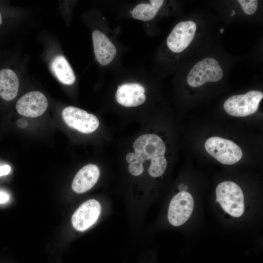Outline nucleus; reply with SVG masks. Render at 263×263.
<instances>
[{
  "label": "nucleus",
  "mask_w": 263,
  "mask_h": 263,
  "mask_svg": "<svg viewBox=\"0 0 263 263\" xmlns=\"http://www.w3.org/2000/svg\"><path fill=\"white\" fill-rule=\"evenodd\" d=\"M9 195L5 192L0 191V204L6 203L9 200Z\"/></svg>",
  "instance_id": "nucleus-21"
},
{
  "label": "nucleus",
  "mask_w": 263,
  "mask_h": 263,
  "mask_svg": "<svg viewBox=\"0 0 263 263\" xmlns=\"http://www.w3.org/2000/svg\"><path fill=\"white\" fill-rule=\"evenodd\" d=\"M263 98L262 92L252 90L244 94L232 95L224 104L225 111L229 115L244 117L254 113Z\"/></svg>",
  "instance_id": "nucleus-3"
},
{
  "label": "nucleus",
  "mask_w": 263,
  "mask_h": 263,
  "mask_svg": "<svg viewBox=\"0 0 263 263\" xmlns=\"http://www.w3.org/2000/svg\"><path fill=\"white\" fill-rule=\"evenodd\" d=\"M48 105V100L43 94L39 91H32L26 93L18 100L16 110L21 115L37 117L44 113Z\"/></svg>",
  "instance_id": "nucleus-9"
},
{
  "label": "nucleus",
  "mask_w": 263,
  "mask_h": 263,
  "mask_svg": "<svg viewBox=\"0 0 263 263\" xmlns=\"http://www.w3.org/2000/svg\"><path fill=\"white\" fill-rule=\"evenodd\" d=\"M216 201L234 217H240L244 211V195L241 188L232 181L220 183L216 188Z\"/></svg>",
  "instance_id": "nucleus-1"
},
{
  "label": "nucleus",
  "mask_w": 263,
  "mask_h": 263,
  "mask_svg": "<svg viewBox=\"0 0 263 263\" xmlns=\"http://www.w3.org/2000/svg\"><path fill=\"white\" fill-rule=\"evenodd\" d=\"M51 67L53 73L62 83L72 85L75 82L74 71L64 56H56L52 61Z\"/></svg>",
  "instance_id": "nucleus-15"
},
{
  "label": "nucleus",
  "mask_w": 263,
  "mask_h": 263,
  "mask_svg": "<svg viewBox=\"0 0 263 263\" xmlns=\"http://www.w3.org/2000/svg\"><path fill=\"white\" fill-rule=\"evenodd\" d=\"M17 124L19 127L23 128L27 126L28 123L26 120L21 119L18 121Z\"/></svg>",
  "instance_id": "nucleus-22"
},
{
  "label": "nucleus",
  "mask_w": 263,
  "mask_h": 263,
  "mask_svg": "<svg viewBox=\"0 0 263 263\" xmlns=\"http://www.w3.org/2000/svg\"><path fill=\"white\" fill-rule=\"evenodd\" d=\"M167 166V161L164 156L153 159L148 169L149 173L153 177H160L164 173Z\"/></svg>",
  "instance_id": "nucleus-17"
},
{
  "label": "nucleus",
  "mask_w": 263,
  "mask_h": 263,
  "mask_svg": "<svg viewBox=\"0 0 263 263\" xmlns=\"http://www.w3.org/2000/svg\"><path fill=\"white\" fill-rule=\"evenodd\" d=\"M181 185H182V186L180 185L179 188L181 190L184 191L186 189H187V187L183 184H181Z\"/></svg>",
  "instance_id": "nucleus-23"
},
{
  "label": "nucleus",
  "mask_w": 263,
  "mask_h": 263,
  "mask_svg": "<svg viewBox=\"0 0 263 263\" xmlns=\"http://www.w3.org/2000/svg\"><path fill=\"white\" fill-rule=\"evenodd\" d=\"M19 80L14 71L9 68L0 70V96L4 100L14 99L18 93Z\"/></svg>",
  "instance_id": "nucleus-14"
},
{
  "label": "nucleus",
  "mask_w": 263,
  "mask_h": 263,
  "mask_svg": "<svg viewBox=\"0 0 263 263\" xmlns=\"http://www.w3.org/2000/svg\"><path fill=\"white\" fill-rule=\"evenodd\" d=\"M135 153L142 162L164 156L166 146L162 139L152 134H146L137 138L133 144Z\"/></svg>",
  "instance_id": "nucleus-7"
},
{
  "label": "nucleus",
  "mask_w": 263,
  "mask_h": 263,
  "mask_svg": "<svg viewBox=\"0 0 263 263\" xmlns=\"http://www.w3.org/2000/svg\"><path fill=\"white\" fill-rule=\"evenodd\" d=\"M2 23V17H1V14L0 12V25Z\"/></svg>",
  "instance_id": "nucleus-25"
},
{
  "label": "nucleus",
  "mask_w": 263,
  "mask_h": 263,
  "mask_svg": "<svg viewBox=\"0 0 263 263\" xmlns=\"http://www.w3.org/2000/svg\"><path fill=\"white\" fill-rule=\"evenodd\" d=\"M164 1L163 0H151L150 3H139L130 12L134 19L144 21H149L155 17Z\"/></svg>",
  "instance_id": "nucleus-16"
},
{
  "label": "nucleus",
  "mask_w": 263,
  "mask_h": 263,
  "mask_svg": "<svg viewBox=\"0 0 263 263\" xmlns=\"http://www.w3.org/2000/svg\"><path fill=\"white\" fill-rule=\"evenodd\" d=\"M11 171V168L8 165L0 166V176L8 174Z\"/></svg>",
  "instance_id": "nucleus-20"
},
{
  "label": "nucleus",
  "mask_w": 263,
  "mask_h": 263,
  "mask_svg": "<svg viewBox=\"0 0 263 263\" xmlns=\"http://www.w3.org/2000/svg\"><path fill=\"white\" fill-rule=\"evenodd\" d=\"M92 39L96 60L102 65H107L116 56L117 51L114 45L104 33L98 30L93 31Z\"/></svg>",
  "instance_id": "nucleus-12"
},
{
  "label": "nucleus",
  "mask_w": 263,
  "mask_h": 263,
  "mask_svg": "<svg viewBox=\"0 0 263 263\" xmlns=\"http://www.w3.org/2000/svg\"><path fill=\"white\" fill-rule=\"evenodd\" d=\"M143 163V162L140 160L135 153L134 161L130 163L128 167L130 173L133 176L141 175L144 171Z\"/></svg>",
  "instance_id": "nucleus-19"
},
{
  "label": "nucleus",
  "mask_w": 263,
  "mask_h": 263,
  "mask_svg": "<svg viewBox=\"0 0 263 263\" xmlns=\"http://www.w3.org/2000/svg\"><path fill=\"white\" fill-rule=\"evenodd\" d=\"M64 122L69 127L86 134L91 133L98 127L99 122L93 114L74 106L64 108L62 112Z\"/></svg>",
  "instance_id": "nucleus-5"
},
{
  "label": "nucleus",
  "mask_w": 263,
  "mask_h": 263,
  "mask_svg": "<svg viewBox=\"0 0 263 263\" xmlns=\"http://www.w3.org/2000/svg\"><path fill=\"white\" fill-rule=\"evenodd\" d=\"M235 11H234V10H232L231 13L230 14V16H234V15H235Z\"/></svg>",
  "instance_id": "nucleus-24"
},
{
  "label": "nucleus",
  "mask_w": 263,
  "mask_h": 263,
  "mask_svg": "<svg viewBox=\"0 0 263 263\" xmlns=\"http://www.w3.org/2000/svg\"><path fill=\"white\" fill-rule=\"evenodd\" d=\"M100 175L98 167L88 164L82 167L76 174L72 185L73 190L78 193H84L92 188Z\"/></svg>",
  "instance_id": "nucleus-13"
},
{
  "label": "nucleus",
  "mask_w": 263,
  "mask_h": 263,
  "mask_svg": "<svg viewBox=\"0 0 263 263\" xmlns=\"http://www.w3.org/2000/svg\"><path fill=\"white\" fill-rule=\"evenodd\" d=\"M224 30V29H221L220 30V33H222L223 32Z\"/></svg>",
  "instance_id": "nucleus-26"
},
{
  "label": "nucleus",
  "mask_w": 263,
  "mask_h": 263,
  "mask_svg": "<svg viewBox=\"0 0 263 263\" xmlns=\"http://www.w3.org/2000/svg\"><path fill=\"white\" fill-rule=\"evenodd\" d=\"M223 75L222 68L214 58L207 57L194 65L187 80L192 87H200L207 82H217Z\"/></svg>",
  "instance_id": "nucleus-4"
},
{
  "label": "nucleus",
  "mask_w": 263,
  "mask_h": 263,
  "mask_svg": "<svg viewBox=\"0 0 263 263\" xmlns=\"http://www.w3.org/2000/svg\"><path fill=\"white\" fill-rule=\"evenodd\" d=\"M194 200L190 193L181 191L171 199L169 205L168 219L173 226L182 225L190 218L194 208Z\"/></svg>",
  "instance_id": "nucleus-6"
},
{
  "label": "nucleus",
  "mask_w": 263,
  "mask_h": 263,
  "mask_svg": "<svg viewBox=\"0 0 263 263\" xmlns=\"http://www.w3.org/2000/svg\"><path fill=\"white\" fill-rule=\"evenodd\" d=\"M244 13L247 15H252L255 13L258 7L257 0H238Z\"/></svg>",
  "instance_id": "nucleus-18"
},
{
  "label": "nucleus",
  "mask_w": 263,
  "mask_h": 263,
  "mask_svg": "<svg viewBox=\"0 0 263 263\" xmlns=\"http://www.w3.org/2000/svg\"><path fill=\"white\" fill-rule=\"evenodd\" d=\"M205 148L207 153L224 165L234 164L241 160L243 155L242 150L236 144L218 136L207 139Z\"/></svg>",
  "instance_id": "nucleus-2"
},
{
  "label": "nucleus",
  "mask_w": 263,
  "mask_h": 263,
  "mask_svg": "<svg viewBox=\"0 0 263 263\" xmlns=\"http://www.w3.org/2000/svg\"><path fill=\"white\" fill-rule=\"evenodd\" d=\"M196 23L191 20L177 24L167 39L169 48L174 53H180L186 49L193 40L196 30Z\"/></svg>",
  "instance_id": "nucleus-8"
},
{
  "label": "nucleus",
  "mask_w": 263,
  "mask_h": 263,
  "mask_svg": "<svg viewBox=\"0 0 263 263\" xmlns=\"http://www.w3.org/2000/svg\"><path fill=\"white\" fill-rule=\"evenodd\" d=\"M145 88L136 83H127L117 87L115 99L120 105L126 107H136L143 104L146 99Z\"/></svg>",
  "instance_id": "nucleus-11"
},
{
  "label": "nucleus",
  "mask_w": 263,
  "mask_h": 263,
  "mask_svg": "<svg viewBox=\"0 0 263 263\" xmlns=\"http://www.w3.org/2000/svg\"><path fill=\"white\" fill-rule=\"evenodd\" d=\"M101 205L95 199H90L81 204L72 217V224L77 230L83 231L97 221L101 212Z\"/></svg>",
  "instance_id": "nucleus-10"
}]
</instances>
